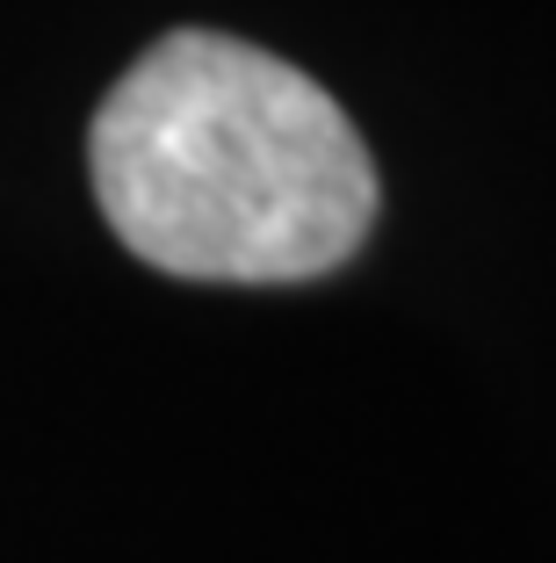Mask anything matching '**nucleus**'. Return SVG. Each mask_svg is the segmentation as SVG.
Returning <instances> with one entry per match:
<instances>
[{
    "mask_svg": "<svg viewBox=\"0 0 556 563\" xmlns=\"http://www.w3.org/2000/svg\"><path fill=\"white\" fill-rule=\"evenodd\" d=\"M87 174L109 232L181 282H312L377 224L347 109L290 58L174 30L101 95Z\"/></svg>",
    "mask_w": 556,
    "mask_h": 563,
    "instance_id": "nucleus-1",
    "label": "nucleus"
}]
</instances>
